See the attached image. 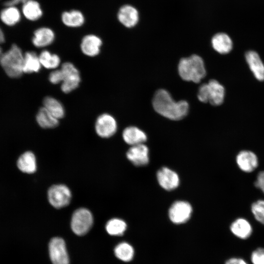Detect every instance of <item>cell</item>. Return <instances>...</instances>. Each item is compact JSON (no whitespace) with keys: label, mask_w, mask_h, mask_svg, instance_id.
<instances>
[{"label":"cell","mask_w":264,"mask_h":264,"mask_svg":"<svg viewBox=\"0 0 264 264\" xmlns=\"http://www.w3.org/2000/svg\"><path fill=\"white\" fill-rule=\"evenodd\" d=\"M154 110L161 115L173 120L182 119L189 111V104L185 100L176 102L166 90L159 89L152 100Z\"/></svg>","instance_id":"cell-1"},{"label":"cell","mask_w":264,"mask_h":264,"mask_svg":"<svg viewBox=\"0 0 264 264\" xmlns=\"http://www.w3.org/2000/svg\"><path fill=\"white\" fill-rule=\"evenodd\" d=\"M180 77L187 81L199 83L206 75V69L202 59L198 55L183 58L178 65Z\"/></svg>","instance_id":"cell-2"},{"label":"cell","mask_w":264,"mask_h":264,"mask_svg":"<svg viewBox=\"0 0 264 264\" xmlns=\"http://www.w3.org/2000/svg\"><path fill=\"white\" fill-rule=\"evenodd\" d=\"M23 57L21 49L15 44L2 53L0 58V64L9 77L17 78L23 73Z\"/></svg>","instance_id":"cell-3"},{"label":"cell","mask_w":264,"mask_h":264,"mask_svg":"<svg viewBox=\"0 0 264 264\" xmlns=\"http://www.w3.org/2000/svg\"><path fill=\"white\" fill-rule=\"evenodd\" d=\"M225 88L223 85L215 79L201 85L198 90V98L203 103L209 102L213 106L221 105L224 100Z\"/></svg>","instance_id":"cell-4"},{"label":"cell","mask_w":264,"mask_h":264,"mask_svg":"<svg viewBox=\"0 0 264 264\" xmlns=\"http://www.w3.org/2000/svg\"><path fill=\"white\" fill-rule=\"evenodd\" d=\"M63 74V80L61 84V90L64 93H69L79 86L81 77L77 67L71 62L63 63L60 67Z\"/></svg>","instance_id":"cell-5"},{"label":"cell","mask_w":264,"mask_h":264,"mask_svg":"<svg viewBox=\"0 0 264 264\" xmlns=\"http://www.w3.org/2000/svg\"><path fill=\"white\" fill-rule=\"evenodd\" d=\"M93 222L91 212L87 208H80L76 210L72 216L71 228L75 234L82 236L89 230Z\"/></svg>","instance_id":"cell-6"},{"label":"cell","mask_w":264,"mask_h":264,"mask_svg":"<svg viewBox=\"0 0 264 264\" xmlns=\"http://www.w3.org/2000/svg\"><path fill=\"white\" fill-rule=\"evenodd\" d=\"M71 197L70 190L65 184L52 185L47 191V198L49 203L57 209L67 206L71 201Z\"/></svg>","instance_id":"cell-7"},{"label":"cell","mask_w":264,"mask_h":264,"mask_svg":"<svg viewBox=\"0 0 264 264\" xmlns=\"http://www.w3.org/2000/svg\"><path fill=\"white\" fill-rule=\"evenodd\" d=\"M94 128L99 136L107 138L115 133L117 124L116 119L112 115L108 113H103L97 117Z\"/></svg>","instance_id":"cell-8"},{"label":"cell","mask_w":264,"mask_h":264,"mask_svg":"<svg viewBox=\"0 0 264 264\" xmlns=\"http://www.w3.org/2000/svg\"><path fill=\"white\" fill-rule=\"evenodd\" d=\"M49 253L53 264H69L66 244L59 237L52 238L49 243Z\"/></svg>","instance_id":"cell-9"},{"label":"cell","mask_w":264,"mask_h":264,"mask_svg":"<svg viewBox=\"0 0 264 264\" xmlns=\"http://www.w3.org/2000/svg\"><path fill=\"white\" fill-rule=\"evenodd\" d=\"M192 208L185 201H176L169 210V217L174 223L180 224L186 222L191 217Z\"/></svg>","instance_id":"cell-10"},{"label":"cell","mask_w":264,"mask_h":264,"mask_svg":"<svg viewBox=\"0 0 264 264\" xmlns=\"http://www.w3.org/2000/svg\"><path fill=\"white\" fill-rule=\"evenodd\" d=\"M102 44V40L99 36L94 34H88L82 38L80 47L84 55L94 57L100 53Z\"/></svg>","instance_id":"cell-11"},{"label":"cell","mask_w":264,"mask_h":264,"mask_svg":"<svg viewBox=\"0 0 264 264\" xmlns=\"http://www.w3.org/2000/svg\"><path fill=\"white\" fill-rule=\"evenodd\" d=\"M55 39V33L51 28L42 26L36 29L32 38V43L37 48H44L50 45Z\"/></svg>","instance_id":"cell-12"},{"label":"cell","mask_w":264,"mask_h":264,"mask_svg":"<svg viewBox=\"0 0 264 264\" xmlns=\"http://www.w3.org/2000/svg\"><path fill=\"white\" fill-rule=\"evenodd\" d=\"M127 158L134 165H147L149 161V149L143 144L132 146L126 154Z\"/></svg>","instance_id":"cell-13"},{"label":"cell","mask_w":264,"mask_h":264,"mask_svg":"<svg viewBox=\"0 0 264 264\" xmlns=\"http://www.w3.org/2000/svg\"><path fill=\"white\" fill-rule=\"evenodd\" d=\"M246 62L255 78L259 81H264V64L258 53L249 50L245 53Z\"/></svg>","instance_id":"cell-14"},{"label":"cell","mask_w":264,"mask_h":264,"mask_svg":"<svg viewBox=\"0 0 264 264\" xmlns=\"http://www.w3.org/2000/svg\"><path fill=\"white\" fill-rule=\"evenodd\" d=\"M117 17L118 21L124 26L131 28L134 26L139 20V13L133 6L126 4L119 9Z\"/></svg>","instance_id":"cell-15"},{"label":"cell","mask_w":264,"mask_h":264,"mask_svg":"<svg viewBox=\"0 0 264 264\" xmlns=\"http://www.w3.org/2000/svg\"><path fill=\"white\" fill-rule=\"evenodd\" d=\"M156 176L159 184L166 190H174L178 186L179 179L177 174L167 167L159 170Z\"/></svg>","instance_id":"cell-16"},{"label":"cell","mask_w":264,"mask_h":264,"mask_svg":"<svg viewBox=\"0 0 264 264\" xmlns=\"http://www.w3.org/2000/svg\"><path fill=\"white\" fill-rule=\"evenodd\" d=\"M61 20L64 25L69 28L80 27L86 21L84 14L78 9L64 11L61 14Z\"/></svg>","instance_id":"cell-17"},{"label":"cell","mask_w":264,"mask_h":264,"mask_svg":"<svg viewBox=\"0 0 264 264\" xmlns=\"http://www.w3.org/2000/svg\"><path fill=\"white\" fill-rule=\"evenodd\" d=\"M211 44L213 49L221 54L229 53L233 47L232 39L225 33L216 34L212 38Z\"/></svg>","instance_id":"cell-18"},{"label":"cell","mask_w":264,"mask_h":264,"mask_svg":"<svg viewBox=\"0 0 264 264\" xmlns=\"http://www.w3.org/2000/svg\"><path fill=\"white\" fill-rule=\"evenodd\" d=\"M237 163L239 168L245 172L254 171L258 166V159L253 152L249 151L240 152L237 156Z\"/></svg>","instance_id":"cell-19"},{"label":"cell","mask_w":264,"mask_h":264,"mask_svg":"<svg viewBox=\"0 0 264 264\" xmlns=\"http://www.w3.org/2000/svg\"><path fill=\"white\" fill-rule=\"evenodd\" d=\"M21 12L27 20L35 22L43 15V10L40 3L36 0H30L22 5Z\"/></svg>","instance_id":"cell-20"},{"label":"cell","mask_w":264,"mask_h":264,"mask_svg":"<svg viewBox=\"0 0 264 264\" xmlns=\"http://www.w3.org/2000/svg\"><path fill=\"white\" fill-rule=\"evenodd\" d=\"M124 141L132 146L143 144L147 140L145 133L134 126L126 128L122 133Z\"/></svg>","instance_id":"cell-21"},{"label":"cell","mask_w":264,"mask_h":264,"mask_svg":"<svg viewBox=\"0 0 264 264\" xmlns=\"http://www.w3.org/2000/svg\"><path fill=\"white\" fill-rule=\"evenodd\" d=\"M22 15L17 6H6L0 12V20L7 26H14L20 22Z\"/></svg>","instance_id":"cell-22"},{"label":"cell","mask_w":264,"mask_h":264,"mask_svg":"<svg viewBox=\"0 0 264 264\" xmlns=\"http://www.w3.org/2000/svg\"><path fill=\"white\" fill-rule=\"evenodd\" d=\"M230 230L232 233L240 239L245 240L252 234V228L246 220L239 218L234 221L231 224Z\"/></svg>","instance_id":"cell-23"},{"label":"cell","mask_w":264,"mask_h":264,"mask_svg":"<svg viewBox=\"0 0 264 264\" xmlns=\"http://www.w3.org/2000/svg\"><path fill=\"white\" fill-rule=\"evenodd\" d=\"M43 107L58 119L65 116V107L61 101L56 98L50 96L45 97L43 101Z\"/></svg>","instance_id":"cell-24"},{"label":"cell","mask_w":264,"mask_h":264,"mask_svg":"<svg viewBox=\"0 0 264 264\" xmlns=\"http://www.w3.org/2000/svg\"><path fill=\"white\" fill-rule=\"evenodd\" d=\"M42 67L39 55L36 52L29 51L24 54L22 68L23 73H37L40 71Z\"/></svg>","instance_id":"cell-25"},{"label":"cell","mask_w":264,"mask_h":264,"mask_svg":"<svg viewBox=\"0 0 264 264\" xmlns=\"http://www.w3.org/2000/svg\"><path fill=\"white\" fill-rule=\"evenodd\" d=\"M17 166L22 172L33 174L37 170V162L34 154L27 151L22 154L17 161Z\"/></svg>","instance_id":"cell-26"},{"label":"cell","mask_w":264,"mask_h":264,"mask_svg":"<svg viewBox=\"0 0 264 264\" xmlns=\"http://www.w3.org/2000/svg\"><path fill=\"white\" fill-rule=\"evenodd\" d=\"M36 119L38 125L45 129L56 128L59 124V120L52 115L44 107L40 108L38 110Z\"/></svg>","instance_id":"cell-27"},{"label":"cell","mask_w":264,"mask_h":264,"mask_svg":"<svg viewBox=\"0 0 264 264\" xmlns=\"http://www.w3.org/2000/svg\"><path fill=\"white\" fill-rule=\"evenodd\" d=\"M39 57L42 66L47 69H58L62 65L60 57L46 49L43 50L39 54Z\"/></svg>","instance_id":"cell-28"},{"label":"cell","mask_w":264,"mask_h":264,"mask_svg":"<svg viewBox=\"0 0 264 264\" xmlns=\"http://www.w3.org/2000/svg\"><path fill=\"white\" fill-rule=\"evenodd\" d=\"M134 253V249L132 246L126 242L119 243L114 248L115 256L124 262L131 261L133 257Z\"/></svg>","instance_id":"cell-29"},{"label":"cell","mask_w":264,"mask_h":264,"mask_svg":"<svg viewBox=\"0 0 264 264\" xmlns=\"http://www.w3.org/2000/svg\"><path fill=\"white\" fill-rule=\"evenodd\" d=\"M126 228V223L123 220L118 218L110 219L106 224V231L112 236L122 235Z\"/></svg>","instance_id":"cell-30"},{"label":"cell","mask_w":264,"mask_h":264,"mask_svg":"<svg viewBox=\"0 0 264 264\" xmlns=\"http://www.w3.org/2000/svg\"><path fill=\"white\" fill-rule=\"evenodd\" d=\"M251 211L255 218L264 225V200H260L253 203Z\"/></svg>","instance_id":"cell-31"},{"label":"cell","mask_w":264,"mask_h":264,"mask_svg":"<svg viewBox=\"0 0 264 264\" xmlns=\"http://www.w3.org/2000/svg\"><path fill=\"white\" fill-rule=\"evenodd\" d=\"M63 78V74L60 68L52 70L48 75L49 82L53 85L61 84Z\"/></svg>","instance_id":"cell-32"},{"label":"cell","mask_w":264,"mask_h":264,"mask_svg":"<svg viewBox=\"0 0 264 264\" xmlns=\"http://www.w3.org/2000/svg\"><path fill=\"white\" fill-rule=\"evenodd\" d=\"M251 260L253 264H264V248H258L253 251Z\"/></svg>","instance_id":"cell-33"},{"label":"cell","mask_w":264,"mask_h":264,"mask_svg":"<svg viewBox=\"0 0 264 264\" xmlns=\"http://www.w3.org/2000/svg\"><path fill=\"white\" fill-rule=\"evenodd\" d=\"M255 185L264 193V171L259 173Z\"/></svg>","instance_id":"cell-34"},{"label":"cell","mask_w":264,"mask_h":264,"mask_svg":"<svg viewBox=\"0 0 264 264\" xmlns=\"http://www.w3.org/2000/svg\"><path fill=\"white\" fill-rule=\"evenodd\" d=\"M30 0H7L3 3L4 6H17L18 4H22V5L25 2Z\"/></svg>","instance_id":"cell-35"},{"label":"cell","mask_w":264,"mask_h":264,"mask_svg":"<svg viewBox=\"0 0 264 264\" xmlns=\"http://www.w3.org/2000/svg\"><path fill=\"white\" fill-rule=\"evenodd\" d=\"M225 264H247L246 262L242 259L232 258L227 260Z\"/></svg>","instance_id":"cell-36"},{"label":"cell","mask_w":264,"mask_h":264,"mask_svg":"<svg viewBox=\"0 0 264 264\" xmlns=\"http://www.w3.org/2000/svg\"><path fill=\"white\" fill-rule=\"evenodd\" d=\"M5 41V36L4 33L2 30V29L0 27V44L3 43ZM2 50L0 46V58L2 54Z\"/></svg>","instance_id":"cell-37"}]
</instances>
